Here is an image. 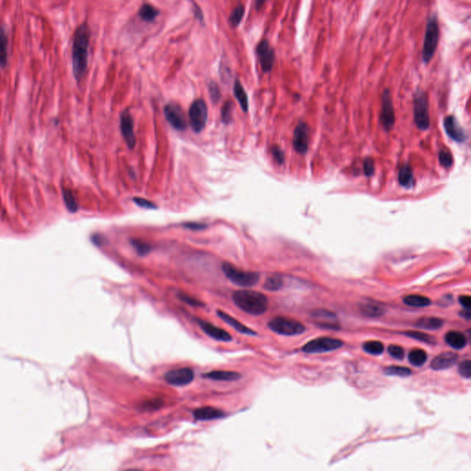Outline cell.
I'll list each match as a JSON object with an SVG mask.
<instances>
[{"instance_id":"1","label":"cell","mask_w":471,"mask_h":471,"mask_svg":"<svg viewBox=\"0 0 471 471\" xmlns=\"http://www.w3.org/2000/svg\"><path fill=\"white\" fill-rule=\"evenodd\" d=\"M90 28L88 23H82L74 34L72 49L73 74L77 82L85 76L88 68L89 45H90Z\"/></svg>"},{"instance_id":"2","label":"cell","mask_w":471,"mask_h":471,"mask_svg":"<svg viewBox=\"0 0 471 471\" xmlns=\"http://www.w3.org/2000/svg\"><path fill=\"white\" fill-rule=\"evenodd\" d=\"M234 303L239 310L252 316H260L268 308V298L260 292L238 290L234 292Z\"/></svg>"},{"instance_id":"3","label":"cell","mask_w":471,"mask_h":471,"mask_svg":"<svg viewBox=\"0 0 471 471\" xmlns=\"http://www.w3.org/2000/svg\"><path fill=\"white\" fill-rule=\"evenodd\" d=\"M440 37L439 22L436 13L432 14L427 19L426 29L422 47V61L423 63L431 62L438 46Z\"/></svg>"},{"instance_id":"4","label":"cell","mask_w":471,"mask_h":471,"mask_svg":"<svg viewBox=\"0 0 471 471\" xmlns=\"http://www.w3.org/2000/svg\"><path fill=\"white\" fill-rule=\"evenodd\" d=\"M222 271L224 275L238 286L251 288L257 284L260 280V274L255 272H246L238 269L234 265L229 262H224L222 265Z\"/></svg>"},{"instance_id":"5","label":"cell","mask_w":471,"mask_h":471,"mask_svg":"<svg viewBox=\"0 0 471 471\" xmlns=\"http://www.w3.org/2000/svg\"><path fill=\"white\" fill-rule=\"evenodd\" d=\"M414 120L419 129L427 130L430 126L429 116V100L428 96L423 90H418L413 99Z\"/></svg>"},{"instance_id":"6","label":"cell","mask_w":471,"mask_h":471,"mask_svg":"<svg viewBox=\"0 0 471 471\" xmlns=\"http://www.w3.org/2000/svg\"><path fill=\"white\" fill-rule=\"evenodd\" d=\"M268 326L273 332L285 336L299 335L305 330V326L299 321L283 317L274 318L270 321Z\"/></svg>"},{"instance_id":"7","label":"cell","mask_w":471,"mask_h":471,"mask_svg":"<svg viewBox=\"0 0 471 471\" xmlns=\"http://www.w3.org/2000/svg\"><path fill=\"white\" fill-rule=\"evenodd\" d=\"M208 109L203 99L194 100L189 110V121L195 133L202 132L207 126Z\"/></svg>"},{"instance_id":"8","label":"cell","mask_w":471,"mask_h":471,"mask_svg":"<svg viewBox=\"0 0 471 471\" xmlns=\"http://www.w3.org/2000/svg\"><path fill=\"white\" fill-rule=\"evenodd\" d=\"M342 346V341L335 338L321 337L308 342L303 347V352L306 354H322L337 350Z\"/></svg>"},{"instance_id":"9","label":"cell","mask_w":471,"mask_h":471,"mask_svg":"<svg viewBox=\"0 0 471 471\" xmlns=\"http://www.w3.org/2000/svg\"><path fill=\"white\" fill-rule=\"evenodd\" d=\"M256 54L260 61L261 70L264 73L271 72L275 63V52L269 42L266 39L260 40L256 47Z\"/></svg>"},{"instance_id":"10","label":"cell","mask_w":471,"mask_h":471,"mask_svg":"<svg viewBox=\"0 0 471 471\" xmlns=\"http://www.w3.org/2000/svg\"><path fill=\"white\" fill-rule=\"evenodd\" d=\"M380 121L386 130H391L395 124V112L391 90L386 89L382 94V109Z\"/></svg>"},{"instance_id":"11","label":"cell","mask_w":471,"mask_h":471,"mask_svg":"<svg viewBox=\"0 0 471 471\" xmlns=\"http://www.w3.org/2000/svg\"><path fill=\"white\" fill-rule=\"evenodd\" d=\"M164 113L167 121H169L170 125L174 127L176 130L183 131L187 128V118L185 116L182 109L180 108L178 104H167L164 108Z\"/></svg>"},{"instance_id":"12","label":"cell","mask_w":471,"mask_h":471,"mask_svg":"<svg viewBox=\"0 0 471 471\" xmlns=\"http://www.w3.org/2000/svg\"><path fill=\"white\" fill-rule=\"evenodd\" d=\"M164 377L165 380L172 386H186L194 379V372L192 368H178L167 372Z\"/></svg>"},{"instance_id":"13","label":"cell","mask_w":471,"mask_h":471,"mask_svg":"<svg viewBox=\"0 0 471 471\" xmlns=\"http://www.w3.org/2000/svg\"><path fill=\"white\" fill-rule=\"evenodd\" d=\"M310 128L304 122H300L296 126L294 132L293 145L296 151L299 154H305L309 149V139H310Z\"/></svg>"},{"instance_id":"14","label":"cell","mask_w":471,"mask_h":471,"mask_svg":"<svg viewBox=\"0 0 471 471\" xmlns=\"http://www.w3.org/2000/svg\"><path fill=\"white\" fill-rule=\"evenodd\" d=\"M120 128L124 139L130 148H133L135 145V132H134V121L128 111L122 112L121 114Z\"/></svg>"},{"instance_id":"15","label":"cell","mask_w":471,"mask_h":471,"mask_svg":"<svg viewBox=\"0 0 471 471\" xmlns=\"http://www.w3.org/2000/svg\"><path fill=\"white\" fill-rule=\"evenodd\" d=\"M195 320L199 325V327H201L203 332L208 336L211 337L212 339L218 341H232V336L223 329L216 327L215 325H213L210 322H207L206 320H202V319H195Z\"/></svg>"},{"instance_id":"16","label":"cell","mask_w":471,"mask_h":471,"mask_svg":"<svg viewBox=\"0 0 471 471\" xmlns=\"http://www.w3.org/2000/svg\"><path fill=\"white\" fill-rule=\"evenodd\" d=\"M444 129L450 138L458 143H463L467 140V134L458 124L454 116H447L444 121Z\"/></svg>"},{"instance_id":"17","label":"cell","mask_w":471,"mask_h":471,"mask_svg":"<svg viewBox=\"0 0 471 471\" xmlns=\"http://www.w3.org/2000/svg\"><path fill=\"white\" fill-rule=\"evenodd\" d=\"M458 355L454 353H444L436 356L432 361L431 367L434 370H444L455 365L458 361Z\"/></svg>"},{"instance_id":"18","label":"cell","mask_w":471,"mask_h":471,"mask_svg":"<svg viewBox=\"0 0 471 471\" xmlns=\"http://www.w3.org/2000/svg\"><path fill=\"white\" fill-rule=\"evenodd\" d=\"M226 416L224 412L213 407H202L193 412V418L196 421H212Z\"/></svg>"},{"instance_id":"19","label":"cell","mask_w":471,"mask_h":471,"mask_svg":"<svg viewBox=\"0 0 471 471\" xmlns=\"http://www.w3.org/2000/svg\"><path fill=\"white\" fill-rule=\"evenodd\" d=\"M216 314L219 317L220 319L224 321L226 323L229 324V326H231L233 329H235L237 332H240L242 334H246V335H252V336L257 335V333L253 330L248 327L245 325H243L241 322H239L237 319H234L233 317H231L230 315L226 313L224 311L217 310Z\"/></svg>"},{"instance_id":"20","label":"cell","mask_w":471,"mask_h":471,"mask_svg":"<svg viewBox=\"0 0 471 471\" xmlns=\"http://www.w3.org/2000/svg\"><path fill=\"white\" fill-rule=\"evenodd\" d=\"M9 37L4 24L0 25V68L5 69L9 63Z\"/></svg>"},{"instance_id":"21","label":"cell","mask_w":471,"mask_h":471,"mask_svg":"<svg viewBox=\"0 0 471 471\" xmlns=\"http://www.w3.org/2000/svg\"><path fill=\"white\" fill-rule=\"evenodd\" d=\"M203 378L218 380V381H236L241 377V375L235 371H224V370H216L211 372L206 373L202 375Z\"/></svg>"},{"instance_id":"22","label":"cell","mask_w":471,"mask_h":471,"mask_svg":"<svg viewBox=\"0 0 471 471\" xmlns=\"http://www.w3.org/2000/svg\"><path fill=\"white\" fill-rule=\"evenodd\" d=\"M313 318L316 319V323L321 325L325 327H334L337 325L336 316L327 310H318L313 313Z\"/></svg>"},{"instance_id":"23","label":"cell","mask_w":471,"mask_h":471,"mask_svg":"<svg viewBox=\"0 0 471 471\" xmlns=\"http://www.w3.org/2000/svg\"><path fill=\"white\" fill-rule=\"evenodd\" d=\"M445 341L454 349H462L467 345V338L460 332H449L445 335Z\"/></svg>"},{"instance_id":"24","label":"cell","mask_w":471,"mask_h":471,"mask_svg":"<svg viewBox=\"0 0 471 471\" xmlns=\"http://www.w3.org/2000/svg\"><path fill=\"white\" fill-rule=\"evenodd\" d=\"M234 95L236 99H238V104L243 110V112H247L249 110V99H248L247 93L243 88L242 84L240 81H235L233 87Z\"/></svg>"},{"instance_id":"25","label":"cell","mask_w":471,"mask_h":471,"mask_svg":"<svg viewBox=\"0 0 471 471\" xmlns=\"http://www.w3.org/2000/svg\"><path fill=\"white\" fill-rule=\"evenodd\" d=\"M399 182L401 186L405 188H412L414 184L413 173L411 167L405 165L402 167L399 172Z\"/></svg>"},{"instance_id":"26","label":"cell","mask_w":471,"mask_h":471,"mask_svg":"<svg viewBox=\"0 0 471 471\" xmlns=\"http://www.w3.org/2000/svg\"><path fill=\"white\" fill-rule=\"evenodd\" d=\"M158 14H159V10L149 4L143 5L140 8L139 12H138L140 18L147 23H151L153 21H155L158 16Z\"/></svg>"},{"instance_id":"27","label":"cell","mask_w":471,"mask_h":471,"mask_svg":"<svg viewBox=\"0 0 471 471\" xmlns=\"http://www.w3.org/2000/svg\"><path fill=\"white\" fill-rule=\"evenodd\" d=\"M404 303L406 305L414 306V308H424L431 304V300L425 296L412 295V296H406L404 298Z\"/></svg>"},{"instance_id":"28","label":"cell","mask_w":471,"mask_h":471,"mask_svg":"<svg viewBox=\"0 0 471 471\" xmlns=\"http://www.w3.org/2000/svg\"><path fill=\"white\" fill-rule=\"evenodd\" d=\"M443 321L437 318H422L419 319L416 326L424 330H437L442 327Z\"/></svg>"},{"instance_id":"29","label":"cell","mask_w":471,"mask_h":471,"mask_svg":"<svg viewBox=\"0 0 471 471\" xmlns=\"http://www.w3.org/2000/svg\"><path fill=\"white\" fill-rule=\"evenodd\" d=\"M427 360L426 353L422 349H415L413 350L408 355L409 363L415 366H422L424 364Z\"/></svg>"},{"instance_id":"30","label":"cell","mask_w":471,"mask_h":471,"mask_svg":"<svg viewBox=\"0 0 471 471\" xmlns=\"http://www.w3.org/2000/svg\"><path fill=\"white\" fill-rule=\"evenodd\" d=\"M244 13H245L244 6L243 5L237 6L230 14V16H229V23L230 24V26L234 28L238 26L239 23H241V21H242Z\"/></svg>"},{"instance_id":"31","label":"cell","mask_w":471,"mask_h":471,"mask_svg":"<svg viewBox=\"0 0 471 471\" xmlns=\"http://www.w3.org/2000/svg\"><path fill=\"white\" fill-rule=\"evenodd\" d=\"M361 310H362V312L365 316L372 317V318L379 317V316H381L384 313V310H383L381 306H379L377 304H370V303L364 304V305H362Z\"/></svg>"},{"instance_id":"32","label":"cell","mask_w":471,"mask_h":471,"mask_svg":"<svg viewBox=\"0 0 471 471\" xmlns=\"http://www.w3.org/2000/svg\"><path fill=\"white\" fill-rule=\"evenodd\" d=\"M131 244L135 249V252H137V254L139 256L148 255V253L151 252V250H152L151 245H149L148 242L140 240V239H134V240L131 241Z\"/></svg>"},{"instance_id":"33","label":"cell","mask_w":471,"mask_h":471,"mask_svg":"<svg viewBox=\"0 0 471 471\" xmlns=\"http://www.w3.org/2000/svg\"><path fill=\"white\" fill-rule=\"evenodd\" d=\"M363 350L370 355H378L383 353L384 345L380 341H367L363 344Z\"/></svg>"},{"instance_id":"34","label":"cell","mask_w":471,"mask_h":471,"mask_svg":"<svg viewBox=\"0 0 471 471\" xmlns=\"http://www.w3.org/2000/svg\"><path fill=\"white\" fill-rule=\"evenodd\" d=\"M385 373L386 375L388 376H394V377H408L411 374H412V371L407 367H403V366H396V365H392V366H388L385 369Z\"/></svg>"},{"instance_id":"35","label":"cell","mask_w":471,"mask_h":471,"mask_svg":"<svg viewBox=\"0 0 471 471\" xmlns=\"http://www.w3.org/2000/svg\"><path fill=\"white\" fill-rule=\"evenodd\" d=\"M283 279L280 276H271L265 281L264 288L269 291H277L283 286Z\"/></svg>"},{"instance_id":"36","label":"cell","mask_w":471,"mask_h":471,"mask_svg":"<svg viewBox=\"0 0 471 471\" xmlns=\"http://www.w3.org/2000/svg\"><path fill=\"white\" fill-rule=\"evenodd\" d=\"M63 197L66 202V206L68 207V210L70 212L77 211V203H76L75 197L73 195L72 192L69 190H63Z\"/></svg>"},{"instance_id":"37","label":"cell","mask_w":471,"mask_h":471,"mask_svg":"<svg viewBox=\"0 0 471 471\" xmlns=\"http://www.w3.org/2000/svg\"><path fill=\"white\" fill-rule=\"evenodd\" d=\"M406 335L413 338V339H415V340H418V341L425 342V343L434 344L435 342V338L429 335V334H426V333H423V332H409L408 333H406Z\"/></svg>"},{"instance_id":"38","label":"cell","mask_w":471,"mask_h":471,"mask_svg":"<svg viewBox=\"0 0 471 471\" xmlns=\"http://www.w3.org/2000/svg\"><path fill=\"white\" fill-rule=\"evenodd\" d=\"M440 164L444 168H450L453 164V156L447 149H442L439 152Z\"/></svg>"},{"instance_id":"39","label":"cell","mask_w":471,"mask_h":471,"mask_svg":"<svg viewBox=\"0 0 471 471\" xmlns=\"http://www.w3.org/2000/svg\"><path fill=\"white\" fill-rule=\"evenodd\" d=\"M232 107H233L232 103L227 101L222 109V121L226 125L229 124L232 120Z\"/></svg>"},{"instance_id":"40","label":"cell","mask_w":471,"mask_h":471,"mask_svg":"<svg viewBox=\"0 0 471 471\" xmlns=\"http://www.w3.org/2000/svg\"><path fill=\"white\" fill-rule=\"evenodd\" d=\"M178 297L180 298V300L190 305H193V306H202L203 304L200 300H198L196 298H194L193 296H189V295H186V294H183V293H179L178 294Z\"/></svg>"},{"instance_id":"41","label":"cell","mask_w":471,"mask_h":471,"mask_svg":"<svg viewBox=\"0 0 471 471\" xmlns=\"http://www.w3.org/2000/svg\"><path fill=\"white\" fill-rule=\"evenodd\" d=\"M209 94L214 104L219 101L220 98H221V91H220L219 87L215 82H211L209 84Z\"/></svg>"},{"instance_id":"42","label":"cell","mask_w":471,"mask_h":471,"mask_svg":"<svg viewBox=\"0 0 471 471\" xmlns=\"http://www.w3.org/2000/svg\"><path fill=\"white\" fill-rule=\"evenodd\" d=\"M388 353H390V355H391L393 358L398 360L403 359L404 355H405L403 348L399 345L390 346V347H388Z\"/></svg>"},{"instance_id":"43","label":"cell","mask_w":471,"mask_h":471,"mask_svg":"<svg viewBox=\"0 0 471 471\" xmlns=\"http://www.w3.org/2000/svg\"><path fill=\"white\" fill-rule=\"evenodd\" d=\"M459 373L465 378H470L471 363L469 360H466L459 364Z\"/></svg>"},{"instance_id":"44","label":"cell","mask_w":471,"mask_h":471,"mask_svg":"<svg viewBox=\"0 0 471 471\" xmlns=\"http://www.w3.org/2000/svg\"><path fill=\"white\" fill-rule=\"evenodd\" d=\"M133 201L135 202V204H137L138 207H142V208H146V209H156V208H157V206L154 202H151V201H148V200L144 199V198L135 197L133 199Z\"/></svg>"},{"instance_id":"45","label":"cell","mask_w":471,"mask_h":471,"mask_svg":"<svg viewBox=\"0 0 471 471\" xmlns=\"http://www.w3.org/2000/svg\"><path fill=\"white\" fill-rule=\"evenodd\" d=\"M363 171H364L365 176H367V177H371V176L374 174V172H375V162H374L372 158L367 157V158L364 160V163H363Z\"/></svg>"},{"instance_id":"46","label":"cell","mask_w":471,"mask_h":471,"mask_svg":"<svg viewBox=\"0 0 471 471\" xmlns=\"http://www.w3.org/2000/svg\"><path fill=\"white\" fill-rule=\"evenodd\" d=\"M272 154L274 156L275 161L277 162L278 164H283V161H284V153L283 152V150L281 148L275 146V147L272 148Z\"/></svg>"},{"instance_id":"47","label":"cell","mask_w":471,"mask_h":471,"mask_svg":"<svg viewBox=\"0 0 471 471\" xmlns=\"http://www.w3.org/2000/svg\"><path fill=\"white\" fill-rule=\"evenodd\" d=\"M162 405V400L160 399H151L144 404V408L147 409H156Z\"/></svg>"},{"instance_id":"48","label":"cell","mask_w":471,"mask_h":471,"mask_svg":"<svg viewBox=\"0 0 471 471\" xmlns=\"http://www.w3.org/2000/svg\"><path fill=\"white\" fill-rule=\"evenodd\" d=\"M459 303L465 310H470L471 298L470 296H462L459 297Z\"/></svg>"},{"instance_id":"49","label":"cell","mask_w":471,"mask_h":471,"mask_svg":"<svg viewBox=\"0 0 471 471\" xmlns=\"http://www.w3.org/2000/svg\"><path fill=\"white\" fill-rule=\"evenodd\" d=\"M184 228L191 229V230H202L207 229V226L206 224H200V223H187L184 224Z\"/></svg>"},{"instance_id":"50","label":"cell","mask_w":471,"mask_h":471,"mask_svg":"<svg viewBox=\"0 0 471 471\" xmlns=\"http://www.w3.org/2000/svg\"><path fill=\"white\" fill-rule=\"evenodd\" d=\"M267 0H255V7L257 10H260Z\"/></svg>"},{"instance_id":"51","label":"cell","mask_w":471,"mask_h":471,"mask_svg":"<svg viewBox=\"0 0 471 471\" xmlns=\"http://www.w3.org/2000/svg\"><path fill=\"white\" fill-rule=\"evenodd\" d=\"M194 13H195L196 17H197V18H199L200 21H202V18H203V17H202V10L199 9L198 7H196V8L194 9Z\"/></svg>"},{"instance_id":"52","label":"cell","mask_w":471,"mask_h":471,"mask_svg":"<svg viewBox=\"0 0 471 471\" xmlns=\"http://www.w3.org/2000/svg\"><path fill=\"white\" fill-rule=\"evenodd\" d=\"M94 241H96V242H97V244H98V245H103V244H104V243L105 242V241H106V238H104L103 236H100V235H99V236H97V238H96V240H95L94 239Z\"/></svg>"},{"instance_id":"53","label":"cell","mask_w":471,"mask_h":471,"mask_svg":"<svg viewBox=\"0 0 471 471\" xmlns=\"http://www.w3.org/2000/svg\"><path fill=\"white\" fill-rule=\"evenodd\" d=\"M462 316H464V318L466 319H469L470 318V312H469V310H465L463 311Z\"/></svg>"}]
</instances>
